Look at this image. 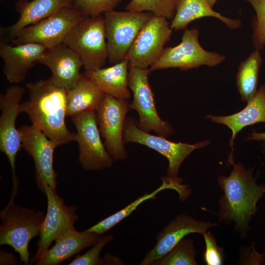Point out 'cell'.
Masks as SVG:
<instances>
[{
    "instance_id": "6",
    "label": "cell",
    "mask_w": 265,
    "mask_h": 265,
    "mask_svg": "<svg viewBox=\"0 0 265 265\" xmlns=\"http://www.w3.org/2000/svg\"><path fill=\"white\" fill-rule=\"evenodd\" d=\"M199 35L197 28L185 29L181 43L165 48L160 58L149 67L150 71L171 68L186 71L204 65L214 67L224 62V55L201 46Z\"/></svg>"
},
{
    "instance_id": "14",
    "label": "cell",
    "mask_w": 265,
    "mask_h": 265,
    "mask_svg": "<svg viewBox=\"0 0 265 265\" xmlns=\"http://www.w3.org/2000/svg\"><path fill=\"white\" fill-rule=\"evenodd\" d=\"M47 199V211L42 224L37 249L30 264L34 262L45 253L53 241L75 229L74 224L78 219L75 206L66 205L56 191L48 186L45 187Z\"/></svg>"
},
{
    "instance_id": "2",
    "label": "cell",
    "mask_w": 265,
    "mask_h": 265,
    "mask_svg": "<svg viewBox=\"0 0 265 265\" xmlns=\"http://www.w3.org/2000/svg\"><path fill=\"white\" fill-rule=\"evenodd\" d=\"M229 161L233 166L230 175L220 176L217 180L223 195L218 201L217 215L220 221L233 223L236 231L243 237L258 210L257 203L265 194V186L257 185L253 168L247 169L241 163H235L234 158Z\"/></svg>"
},
{
    "instance_id": "1",
    "label": "cell",
    "mask_w": 265,
    "mask_h": 265,
    "mask_svg": "<svg viewBox=\"0 0 265 265\" xmlns=\"http://www.w3.org/2000/svg\"><path fill=\"white\" fill-rule=\"evenodd\" d=\"M28 99L20 104L21 113H26L32 125L42 132L57 146L76 141V134L70 132L65 123L67 91L51 79L26 84Z\"/></svg>"
},
{
    "instance_id": "5",
    "label": "cell",
    "mask_w": 265,
    "mask_h": 265,
    "mask_svg": "<svg viewBox=\"0 0 265 265\" xmlns=\"http://www.w3.org/2000/svg\"><path fill=\"white\" fill-rule=\"evenodd\" d=\"M154 15L149 12L112 10L104 14L106 36L110 64L127 59L138 33Z\"/></svg>"
},
{
    "instance_id": "17",
    "label": "cell",
    "mask_w": 265,
    "mask_h": 265,
    "mask_svg": "<svg viewBox=\"0 0 265 265\" xmlns=\"http://www.w3.org/2000/svg\"><path fill=\"white\" fill-rule=\"evenodd\" d=\"M37 63L48 67L53 83L67 91L74 88L80 79L82 63L77 54L64 43L46 49Z\"/></svg>"
},
{
    "instance_id": "16",
    "label": "cell",
    "mask_w": 265,
    "mask_h": 265,
    "mask_svg": "<svg viewBox=\"0 0 265 265\" xmlns=\"http://www.w3.org/2000/svg\"><path fill=\"white\" fill-rule=\"evenodd\" d=\"M216 226V223L196 220L187 214L178 215L159 233L155 246L147 253L140 265H152L167 254L187 235H203L209 228Z\"/></svg>"
},
{
    "instance_id": "37",
    "label": "cell",
    "mask_w": 265,
    "mask_h": 265,
    "mask_svg": "<svg viewBox=\"0 0 265 265\" xmlns=\"http://www.w3.org/2000/svg\"><path fill=\"white\" fill-rule=\"evenodd\" d=\"M263 152L265 155V144H263Z\"/></svg>"
},
{
    "instance_id": "33",
    "label": "cell",
    "mask_w": 265,
    "mask_h": 265,
    "mask_svg": "<svg viewBox=\"0 0 265 265\" xmlns=\"http://www.w3.org/2000/svg\"><path fill=\"white\" fill-rule=\"evenodd\" d=\"M18 260L12 253L0 250V265H15Z\"/></svg>"
},
{
    "instance_id": "26",
    "label": "cell",
    "mask_w": 265,
    "mask_h": 265,
    "mask_svg": "<svg viewBox=\"0 0 265 265\" xmlns=\"http://www.w3.org/2000/svg\"><path fill=\"white\" fill-rule=\"evenodd\" d=\"M262 63L260 51L255 49L238 66L236 83L243 102L247 103L258 91V76Z\"/></svg>"
},
{
    "instance_id": "7",
    "label": "cell",
    "mask_w": 265,
    "mask_h": 265,
    "mask_svg": "<svg viewBox=\"0 0 265 265\" xmlns=\"http://www.w3.org/2000/svg\"><path fill=\"white\" fill-rule=\"evenodd\" d=\"M149 69H141L129 65L128 80L130 89L133 94V101L130 108L138 115L137 125L142 130L168 136L174 132L171 125L159 116L156 107L154 96L150 87L148 76Z\"/></svg>"
},
{
    "instance_id": "12",
    "label": "cell",
    "mask_w": 265,
    "mask_h": 265,
    "mask_svg": "<svg viewBox=\"0 0 265 265\" xmlns=\"http://www.w3.org/2000/svg\"><path fill=\"white\" fill-rule=\"evenodd\" d=\"M129 109L128 100L117 99L105 93L96 110L98 127L105 140V146L114 160H124L127 157L123 130Z\"/></svg>"
},
{
    "instance_id": "39",
    "label": "cell",
    "mask_w": 265,
    "mask_h": 265,
    "mask_svg": "<svg viewBox=\"0 0 265 265\" xmlns=\"http://www.w3.org/2000/svg\"></svg>"
},
{
    "instance_id": "11",
    "label": "cell",
    "mask_w": 265,
    "mask_h": 265,
    "mask_svg": "<svg viewBox=\"0 0 265 265\" xmlns=\"http://www.w3.org/2000/svg\"><path fill=\"white\" fill-rule=\"evenodd\" d=\"M25 93L23 86L15 84L8 87L0 96V150L7 157L13 175V192L18 190V180L15 173L16 157L22 148L16 120L20 111V102Z\"/></svg>"
},
{
    "instance_id": "36",
    "label": "cell",
    "mask_w": 265,
    "mask_h": 265,
    "mask_svg": "<svg viewBox=\"0 0 265 265\" xmlns=\"http://www.w3.org/2000/svg\"><path fill=\"white\" fill-rule=\"evenodd\" d=\"M209 4L212 7H213L217 0H207Z\"/></svg>"
},
{
    "instance_id": "18",
    "label": "cell",
    "mask_w": 265,
    "mask_h": 265,
    "mask_svg": "<svg viewBox=\"0 0 265 265\" xmlns=\"http://www.w3.org/2000/svg\"><path fill=\"white\" fill-rule=\"evenodd\" d=\"M46 49L37 43L12 45L0 41V56L3 61V71L8 81L14 84L23 82Z\"/></svg>"
},
{
    "instance_id": "31",
    "label": "cell",
    "mask_w": 265,
    "mask_h": 265,
    "mask_svg": "<svg viewBox=\"0 0 265 265\" xmlns=\"http://www.w3.org/2000/svg\"><path fill=\"white\" fill-rule=\"evenodd\" d=\"M113 239L112 235H101L97 242L84 254L78 255L70 262L69 265H104V258L100 253L106 244Z\"/></svg>"
},
{
    "instance_id": "32",
    "label": "cell",
    "mask_w": 265,
    "mask_h": 265,
    "mask_svg": "<svg viewBox=\"0 0 265 265\" xmlns=\"http://www.w3.org/2000/svg\"><path fill=\"white\" fill-rule=\"evenodd\" d=\"M203 235L205 243L203 254L204 262L207 265L224 264L225 255L223 248L217 245L215 237L210 231H207Z\"/></svg>"
},
{
    "instance_id": "3",
    "label": "cell",
    "mask_w": 265,
    "mask_h": 265,
    "mask_svg": "<svg viewBox=\"0 0 265 265\" xmlns=\"http://www.w3.org/2000/svg\"><path fill=\"white\" fill-rule=\"evenodd\" d=\"M45 216L42 211L17 205L10 199L0 212V245L10 246L18 253L21 263L30 264L28 245L33 238L39 236Z\"/></svg>"
},
{
    "instance_id": "22",
    "label": "cell",
    "mask_w": 265,
    "mask_h": 265,
    "mask_svg": "<svg viewBox=\"0 0 265 265\" xmlns=\"http://www.w3.org/2000/svg\"><path fill=\"white\" fill-rule=\"evenodd\" d=\"M161 180V185L156 189L139 197L123 209L103 219L86 230L94 232L99 235H103L129 216L141 203L147 200L155 199L157 195L163 190L170 189L175 190L181 200L186 199L191 193V190L189 186L183 184V180L179 177L172 178L166 176L162 177Z\"/></svg>"
},
{
    "instance_id": "21",
    "label": "cell",
    "mask_w": 265,
    "mask_h": 265,
    "mask_svg": "<svg viewBox=\"0 0 265 265\" xmlns=\"http://www.w3.org/2000/svg\"><path fill=\"white\" fill-rule=\"evenodd\" d=\"M206 117L212 122L227 126L231 130L229 145L232 151L230 156H233V146L237 133L247 126L265 123V85L260 86L255 96L240 111L227 116L208 114Z\"/></svg>"
},
{
    "instance_id": "38",
    "label": "cell",
    "mask_w": 265,
    "mask_h": 265,
    "mask_svg": "<svg viewBox=\"0 0 265 265\" xmlns=\"http://www.w3.org/2000/svg\"><path fill=\"white\" fill-rule=\"evenodd\" d=\"M0 1H3V0H0Z\"/></svg>"
},
{
    "instance_id": "20",
    "label": "cell",
    "mask_w": 265,
    "mask_h": 265,
    "mask_svg": "<svg viewBox=\"0 0 265 265\" xmlns=\"http://www.w3.org/2000/svg\"><path fill=\"white\" fill-rule=\"evenodd\" d=\"M101 235L94 232L78 231L75 228L55 240L54 245L37 259V265H58L80 251L94 245Z\"/></svg>"
},
{
    "instance_id": "9",
    "label": "cell",
    "mask_w": 265,
    "mask_h": 265,
    "mask_svg": "<svg viewBox=\"0 0 265 265\" xmlns=\"http://www.w3.org/2000/svg\"><path fill=\"white\" fill-rule=\"evenodd\" d=\"M71 118L76 129L79 159L82 169L99 171L110 167L114 160L102 141L96 110L82 112Z\"/></svg>"
},
{
    "instance_id": "25",
    "label": "cell",
    "mask_w": 265,
    "mask_h": 265,
    "mask_svg": "<svg viewBox=\"0 0 265 265\" xmlns=\"http://www.w3.org/2000/svg\"><path fill=\"white\" fill-rule=\"evenodd\" d=\"M105 93L84 73L76 85L67 91V116L90 110H96Z\"/></svg>"
},
{
    "instance_id": "24",
    "label": "cell",
    "mask_w": 265,
    "mask_h": 265,
    "mask_svg": "<svg viewBox=\"0 0 265 265\" xmlns=\"http://www.w3.org/2000/svg\"><path fill=\"white\" fill-rule=\"evenodd\" d=\"M129 62L127 59L111 66L89 72L86 76L106 94L119 100L131 97L129 86Z\"/></svg>"
},
{
    "instance_id": "30",
    "label": "cell",
    "mask_w": 265,
    "mask_h": 265,
    "mask_svg": "<svg viewBox=\"0 0 265 265\" xmlns=\"http://www.w3.org/2000/svg\"><path fill=\"white\" fill-rule=\"evenodd\" d=\"M122 0H74V6L84 17H94L114 10Z\"/></svg>"
},
{
    "instance_id": "29",
    "label": "cell",
    "mask_w": 265,
    "mask_h": 265,
    "mask_svg": "<svg viewBox=\"0 0 265 265\" xmlns=\"http://www.w3.org/2000/svg\"><path fill=\"white\" fill-rule=\"evenodd\" d=\"M253 7L255 15L251 22L252 41L256 50L261 51L265 45V0H245Z\"/></svg>"
},
{
    "instance_id": "27",
    "label": "cell",
    "mask_w": 265,
    "mask_h": 265,
    "mask_svg": "<svg viewBox=\"0 0 265 265\" xmlns=\"http://www.w3.org/2000/svg\"><path fill=\"white\" fill-rule=\"evenodd\" d=\"M196 250L192 239L183 238L167 254L152 265H196Z\"/></svg>"
},
{
    "instance_id": "23",
    "label": "cell",
    "mask_w": 265,
    "mask_h": 265,
    "mask_svg": "<svg viewBox=\"0 0 265 265\" xmlns=\"http://www.w3.org/2000/svg\"><path fill=\"white\" fill-rule=\"evenodd\" d=\"M207 17L217 18L231 29H238L242 24L240 19L230 18L213 10L207 0H176L170 27L175 31L185 29L194 20Z\"/></svg>"
},
{
    "instance_id": "10",
    "label": "cell",
    "mask_w": 265,
    "mask_h": 265,
    "mask_svg": "<svg viewBox=\"0 0 265 265\" xmlns=\"http://www.w3.org/2000/svg\"><path fill=\"white\" fill-rule=\"evenodd\" d=\"M84 17L73 5L22 29L11 42L12 45L37 43L47 49L63 43L72 29Z\"/></svg>"
},
{
    "instance_id": "28",
    "label": "cell",
    "mask_w": 265,
    "mask_h": 265,
    "mask_svg": "<svg viewBox=\"0 0 265 265\" xmlns=\"http://www.w3.org/2000/svg\"><path fill=\"white\" fill-rule=\"evenodd\" d=\"M176 0H131L127 4V10L149 12L154 16L172 20L175 13Z\"/></svg>"
},
{
    "instance_id": "4",
    "label": "cell",
    "mask_w": 265,
    "mask_h": 265,
    "mask_svg": "<svg viewBox=\"0 0 265 265\" xmlns=\"http://www.w3.org/2000/svg\"><path fill=\"white\" fill-rule=\"evenodd\" d=\"M63 43L77 54L85 72L103 68L108 59L103 16L84 17L72 29Z\"/></svg>"
},
{
    "instance_id": "13",
    "label": "cell",
    "mask_w": 265,
    "mask_h": 265,
    "mask_svg": "<svg viewBox=\"0 0 265 265\" xmlns=\"http://www.w3.org/2000/svg\"><path fill=\"white\" fill-rule=\"evenodd\" d=\"M172 31L167 19L154 15L140 30L130 49L127 58L129 65L141 69L150 67L161 56Z\"/></svg>"
},
{
    "instance_id": "19",
    "label": "cell",
    "mask_w": 265,
    "mask_h": 265,
    "mask_svg": "<svg viewBox=\"0 0 265 265\" xmlns=\"http://www.w3.org/2000/svg\"><path fill=\"white\" fill-rule=\"evenodd\" d=\"M73 5L74 0H21L16 4L20 17L11 26L0 29V41L9 43L24 28Z\"/></svg>"
},
{
    "instance_id": "15",
    "label": "cell",
    "mask_w": 265,
    "mask_h": 265,
    "mask_svg": "<svg viewBox=\"0 0 265 265\" xmlns=\"http://www.w3.org/2000/svg\"><path fill=\"white\" fill-rule=\"evenodd\" d=\"M18 129L22 148L34 163L37 187L44 194L46 186L56 191L57 174L53 167V154L57 144L33 125H24Z\"/></svg>"
},
{
    "instance_id": "8",
    "label": "cell",
    "mask_w": 265,
    "mask_h": 265,
    "mask_svg": "<svg viewBox=\"0 0 265 265\" xmlns=\"http://www.w3.org/2000/svg\"><path fill=\"white\" fill-rule=\"evenodd\" d=\"M123 138L125 143L133 142L146 146L165 157L168 161L167 176L172 178H178L182 163L192 152L210 143L209 140L192 144L170 141L165 136L153 135L142 130L138 126L137 121L131 116L126 117Z\"/></svg>"
},
{
    "instance_id": "35",
    "label": "cell",
    "mask_w": 265,
    "mask_h": 265,
    "mask_svg": "<svg viewBox=\"0 0 265 265\" xmlns=\"http://www.w3.org/2000/svg\"><path fill=\"white\" fill-rule=\"evenodd\" d=\"M104 258V265H122L123 262L118 257L107 254Z\"/></svg>"
},
{
    "instance_id": "34",
    "label": "cell",
    "mask_w": 265,
    "mask_h": 265,
    "mask_svg": "<svg viewBox=\"0 0 265 265\" xmlns=\"http://www.w3.org/2000/svg\"><path fill=\"white\" fill-rule=\"evenodd\" d=\"M247 141H263L265 144V132H257L253 131L246 138Z\"/></svg>"
}]
</instances>
